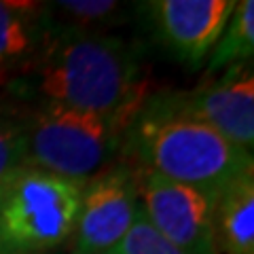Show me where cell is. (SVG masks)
Here are the masks:
<instances>
[{
	"instance_id": "obj_1",
	"label": "cell",
	"mask_w": 254,
	"mask_h": 254,
	"mask_svg": "<svg viewBox=\"0 0 254 254\" xmlns=\"http://www.w3.org/2000/svg\"><path fill=\"white\" fill-rule=\"evenodd\" d=\"M26 106L115 115L148 95L133 47L110 34H49L28 70L2 89Z\"/></svg>"
},
{
	"instance_id": "obj_2",
	"label": "cell",
	"mask_w": 254,
	"mask_h": 254,
	"mask_svg": "<svg viewBox=\"0 0 254 254\" xmlns=\"http://www.w3.org/2000/svg\"><path fill=\"white\" fill-rule=\"evenodd\" d=\"M121 159L138 174H155L210 193L254 170L252 153L208 125L157 106L148 95L125 131Z\"/></svg>"
},
{
	"instance_id": "obj_3",
	"label": "cell",
	"mask_w": 254,
	"mask_h": 254,
	"mask_svg": "<svg viewBox=\"0 0 254 254\" xmlns=\"http://www.w3.org/2000/svg\"><path fill=\"white\" fill-rule=\"evenodd\" d=\"M138 108L115 115L62 106H28L23 163L87 182L121 157L123 138Z\"/></svg>"
},
{
	"instance_id": "obj_4",
	"label": "cell",
	"mask_w": 254,
	"mask_h": 254,
	"mask_svg": "<svg viewBox=\"0 0 254 254\" xmlns=\"http://www.w3.org/2000/svg\"><path fill=\"white\" fill-rule=\"evenodd\" d=\"M85 182L17 165L0 178V254H53L70 242Z\"/></svg>"
},
{
	"instance_id": "obj_5",
	"label": "cell",
	"mask_w": 254,
	"mask_h": 254,
	"mask_svg": "<svg viewBox=\"0 0 254 254\" xmlns=\"http://www.w3.org/2000/svg\"><path fill=\"white\" fill-rule=\"evenodd\" d=\"M157 106L212 127L235 146L252 153L254 146V76L250 64L225 70L185 91L148 93Z\"/></svg>"
},
{
	"instance_id": "obj_6",
	"label": "cell",
	"mask_w": 254,
	"mask_h": 254,
	"mask_svg": "<svg viewBox=\"0 0 254 254\" xmlns=\"http://www.w3.org/2000/svg\"><path fill=\"white\" fill-rule=\"evenodd\" d=\"M140 212L138 172L121 157L83 185L74 233V254L115 252Z\"/></svg>"
},
{
	"instance_id": "obj_7",
	"label": "cell",
	"mask_w": 254,
	"mask_h": 254,
	"mask_svg": "<svg viewBox=\"0 0 254 254\" xmlns=\"http://www.w3.org/2000/svg\"><path fill=\"white\" fill-rule=\"evenodd\" d=\"M144 218L185 254H216L214 203L218 193L180 185L155 174H138Z\"/></svg>"
},
{
	"instance_id": "obj_8",
	"label": "cell",
	"mask_w": 254,
	"mask_h": 254,
	"mask_svg": "<svg viewBox=\"0 0 254 254\" xmlns=\"http://www.w3.org/2000/svg\"><path fill=\"white\" fill-rule=\"evenodd\" d=\"M144 9L157 41L174 58L197 68L218 43L235 0H153Z\"/></svg>"
},
{
	"instance_id": "obj_9",
	"label": "cell",
	"mask_w": 254,
	"mask_h": 254,
	"mask_svg": "<svg viewBox=\"0 0 254 254\" xmlns=\"http://www.w3.org/2000/svg\"><path fill=\"white\" fill-rule=\"evenodd\" d=\"M47 38L49 26L41 2L0 0V89L28 70Z\"/></svg>"
},
{
	"instance_id": "obj_10",
	"label": "cell",
	"mask_w": 254,
	"mask_h": 254,
	"mask_svg": "<svg viewBox=\"0 0 254 254\" xmlns=\"http://www.w3.org/2000/svg\"><path fill=\"white\" fill-rule=\"evenodd\" d=\"M216 254H254V170L225 185L214 203Z\"/></svg>"
},
{
	"instance_id": "obj_11",
	"label": "cell",
	"mask_w": 254,
	"mask_h": 254,
	"mask_svg": "<svg viewBox=\"0 0 254 254\" xmlns=\"http://www.w3.org/2000/svg\"><path fill=\"white\" fill-rule=\"evenodd\" d=\"M49 34H104L123 17L125 6L110 0H60L43 4Z\"/></svg>"
},
{
	"instance_id": "obj_12",
	"label": "cell",
	"mask_w": 254,
	"mask_h": 254,
	"mask_svg": "<svg viewBox=\"0 0 254 254\" xmlns=\"http://www.w3.org/2000/svg\"><path fill=\"white\" fill-rule=\"evenodd\" d=\"M254 53V2L252 0H240L229 17L225 30L214 45L208 58L205 76L210 78L216 72L240 66V64H252Z\"/></svg>"
},
{
	"instance_id": "obj_13",
	"label": "cell",
	"mask_w": 254,
	"mask_h": 254,
	"mask_svg": "<svg viewBox=\"0 0 254 254\" xmlns=\"http://www.w3.org/2000/svg\"><path fill=\"white\" fill-rule=\"evenodd\" d=\"M28 106L0 89V178L23 163Z\"/></svg>"
},
{
	"instance_id": "obj_14",
	"label": "cell",
	"mask_w": 254,
	"mask_h": 254,
	"mask_svg": "<svg viewBox=\"0 0 254 254\" xmlns=\"http://www.w3.org/2000/svg\"><path fill=\"white\" fill-rule=\"evenodd\" d=\"M113 254H185V252L176 248L174 244H170L159 231H155L140 208L131 229L119 242Z\"/></svg>"
},
{
	"instance_id": "obj_15",
	"label": "cell",
	"mask_w": 254,
	"mask_h": 254,
	"mask_svg": "<svg viewBox=\"0 0 254 254\" xmlns=\"http://www.w3.org/2000/svg\"><path fill=\"white\" fill-rule=\"evenodd\" d=\"M70 254H74V252H70ZM100 254H113V252H100Z\"/></svg>"
}]
</instances>
